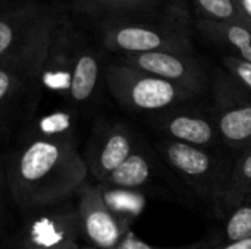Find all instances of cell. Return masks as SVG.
I'll return each mask as SVG.
<instances>
[{
	"instance_id": "6da1fadb",
	"label": "cell",
	"mask_w": 251,
	"mask_h": 249,
	"mask_svg": "<svg viewBox=\"0 0 251 249\" xmlns=\"http://www.w3.org/2000/svg\"><path fill=\"white\" fill-rule=\"evenodd\" d=\"M6 185L28 211L65 203L87 182L88 169L74 139L25 135L4 160Z\"/></svg>"
},
{
	"instance_id": "7a4b0ae2",
	"label": "cell",
	"mask_w": 251,
	"mask_h": 249,
	"mask_svg": "<svg viewBox=\"0 0 251 249\" xmlns=\"http://www.w3.org/2000/svg\"><path fill=\"white\" fill-rule=\"evenodd\" d=\"M60 18L44 4H21L0 10V65L16 68L40 81Z\"/></svg>"
},
{
	"instance_id": "3957f363",
	"label": "cell",
	"mask_w": 251,
	"mask_h": 249,
	"mask_svg": "<svg viewBox=\"0 0 251 249\" xmlns=\"http://www.w3.org/2000/svg\"><path fill=\"white\" fill-rule=\"evenodd\" d=\"M104 81L115 100L132 112H159L197 97L190 90L122 62L104 69Z\"/></svg>"
},
{
	"instance_id": "277c9868",
	"label": "cell",
	"mask_w": 251,
	"mask_h": 249,
	"mask_svg": "<svg viewBox=\"0 0 251 249\" xmlns=\"http://www.w3.org/2000/svg\"><path fill=\"white\" fill-rule=\"evenodd\" d=\"M103 45L122 56L153 51L193 53L188 31L178 25L113 21L103 26Z\"/></svg>"
},
{
	"instance_id": "5b68a950",
	"label": "cell",
	"mask_w": 251,
	"mask_h": 249,
	"mask_svg": "<svg viewBox=\"0 0 251 249\" xmlns=\"http://www.w3.org/2000/svg\"><path fill=\"white\" fill-rule=\"evenodd\" d=\"M76 197V211L87 239L97 249L116 248L129 227L110 210L101 189L85 182Z\"/></svg>"
},
{
	"instance_id": "8992f818",
	"label": "cell",
	"mask_w": 251,
	"mask_h": 249,
	"mask_svg": "<svg viewBox=\"0 0 251 249\" xmlns=\"http://www.w3.org/2000/svg\"><path fill=\"white\" fill-rule=\"evenodd\" d=\"M34 213L24 226L22 248H63L76 244L82 233L76 208L66 207L65 203Z\"/></svg>"
},
{
	"instance_id": "52a82bcc",
	"label": "cell",
	"mask_w": 251,
	"mask_h": 249,
	"mask_svg": "<svg viewBox=\"0 0 251 249\" xmlns=\"http://www.w3.org/2000/svg\"><path fill=\"white\" fill-rule=\"evenodd\" d=\"M135 69L169 81L194 94H201L206 85V73L193 53L153 51L140 54H125L121 59Z\"/></svg>"
},
{
	"instance_id": "ba28073f",
	"label": "cell",
	"mask_w": 251,
	"mask_h": 249,
	"mask_svg": "<svg viewBox=\"0 0 251 249\" xmlns=\"http://www.w3.org/2000/svg\"><path fill=\"white\" fill-rule=\"evenodd\" d=\"M215 125L219 139L234 148L251 147V92L221 84L215 92Z\"/></svg>"
},
{
	"instance_id": "9c48e42d",
	"label": "cell",
	"mask_w": 251,
	"mask_h": 249,
	"mask_svg": "<svg viewBox=\"0 0 251 249\" xmlns=\"http://www.w3.org/2000/svg\"><path fill=\"white\" fill-rule=\"evenodd\" d=\"M137 148L132 132L119 122L101 123L94 129L87 157L84 158L88 172L99 181H104L116 170Z\"/></svg>"
},
{
	"instance_id": "30bf717a",
	"label": "cell",
	"mask_w": 251,
	"mask_h": 249,
	"mask_svg": "<svg viewBox=\"0 0 251 249\" xmlns=\"http://www.w3.org/2000/svg\"><path fill=\"white\" fill-rule=\"evenodd\" d=\"M78 38L79 31L71 23V21L62 16L54 28L41 68L40 82L43 90L68 97Z\"/></svg>"
},
{
	"instance_id": "8fae6325",
	"label": "cell",
	"mask_w": 251,
	"mask_h": 249,
	"mask_svg": "<svg viewBox=\"0 0 251 249\" xmlns=\"http://www.w3.org/2000/svg\"><path fill=\"white\" fill-rule=\"evenodd\" d=\"M41 84L28 73L0 65V131L12 125L19 113L35 109Z\"/></svg>"
},
{
	"instance_id": "7c38bea8",
	"label": "cell",
	"mask_w": 251,
	"mask_h": 249,
	"mask_svg": "<svg viewBox=\"0 0 251 249\" xmlns=\"http://www.w3.org/2000/svg\"><path fill=\"white\" fill-rule=\"evenodd\" d=\"M160 151L168 164L191 185L206 186L216 173V163L206 148L169 139L160 145Z\"/></svg>"
},
{
	"instance_id": "4fadbf2b",
	"label": "cell",
	"mask_w": 251,
	"mask_h": 249,
	"mask_svg": "<svg viewBox=\"0 0 251 249\" xmlns=\"http://www.w3.org/2000/svg\"><path fill=\"white\" fill-rule=\"evenodd\" d=\"M160 129L171 138V141L200 148L212 147L216 139H219L215 120L199 113L174 112L165 114L160 120Z\"/></svg>"
},
{
	"instance_id": "5bb4252c",
	"label": "cell",
	"mask_w": 251,
	"mask_h": 249,
	"mask_svg": "<svg viewBox=\"0 0 251 249\" xmlns=\"http://www.w3.org/2000/svg\"><path fill=\"white\" fill-rule=\"evenodd\" d=\"M100 76V54L96 51L93 45L87 44V41H84V38L79 34L71 78V88L66 98L74 104H84L90 101L97 91Z\"/></svg>"
},
{
	"instance_id": "9a60e30c",
	"label": "cell",
	"mask_w": 251,
	"mask_h": 249,
	"mask_svg": "<svg viewBox=\"0 0 251 249\" xmlns=\"http://www.w3.org/2000/svg\"><path fill=\"white\" fill-rule=\"evenodd\" d=\"M200 31L219 45L228 47L234 56L251 62V29L235 22H210L200 21Z\"/></svg>"
},
{
	"instance_id": "2e32d148",
	"label": "cell",
	"mask_w": 251,
	"mask_h": 249,
	"mask_svg": "<svg viewBox=\"0 0 251 249\" xmlns=\"http://www.w3.org/2000/svg\"><path fill=\"white\" fill-rule=\"evenodd\" d=\"M251 198V147L237 157L232 170L221 189V200L228 210H234Z\"/></svg>"
},
{
	"instance_id": "e0dca14e",
	"label": "cell",
	"mask_w": 251,
	"mask_h": 249,
	"mask_svg": "<svg viewBox=\"0 0 251 249\" xmlns=\"http://www.w3.org/2000/svg\"><path fill=\"white\" fill-rule=\"evenodd\" d=\"M151 176V163L149 156L138 147L134 153L103 182L121 188V189H137L144 186Z\"/></svg>"
},
{
	"instance_id": "ac0fdd59",
	"label": "cell",
	"mask_w": 251,
	"mask_h": 249,
	"mask_svg": "<svg viewBox=\"0 0 251 249\" xmlns=\"http://www.w3.org/2000/svg\"><path fill=\"white\" fill-rule=\"evenodd\" d=\"M29 136L46 139H74L75 136V116L69 110H51L35 119L26 134Z\"/></svg>"
},
{
	"instance_id": "d6986e66",
	"label": "cell",
	"mask_w": 251,
	"mask_h": 249,
	"mask_svg": "<svg viewBox=\"0 0 251 249\" xmlns=\"http://www.w3.org/2000/svg\"><path fill=\"white\" fill-rule=\"evenodd\" d=\"M249 238H251V198H247L229 213L222 233L224 244H232Z\"/></svg>"
},
{
	"instance_id": "ffe728a7",
	"label": "cell",
	"mask_w": 251,
	"mask_h": 249,
	"mask_svg": "<svg viewBox=\"0 0 251 249\" xmlns=\"http://www.w3.org/2000/svg\"><path fill=\"white\" fill-rule=\"evenodd\" d=\"M76 3L93 13L107 15H128L149 9L154 0H76Z\"/></svg>"
},
{
	"instance_id": "44dd1931",
	"label": "cell",
	"mask_w": 251,
	"mask_h": 249,
	"mask_svg": "<svg viewBox=\"0 0 251 249\" xmlns=\"http://www.w3.org/2000/svg\"><path fill=\"white\" fill-rule=\"evenodd\" d=\"M197 10L201 13V21L210 22H235L243 23L235 0H193Z\"/></svg>"
},
{
	"instance_id": "7402d4cb",
	"label": "cell",
	"mask_w": 251,
	"mask_h": 249,
	"mask_svg": "<svg viewBox=\"0 0 251 249\" xmlns=\"http://www.w3.org/2000/svg\"><path fill=\"white\" fill-rule=\"evenodd\" d=\"M222 244H224L222 235H216V236L200 239L197 242L185 244L181 247H153V245L141 241L132 230H128L124 236V239L119 242V245L115 249H216Z\"/></svg>"
},
{
	"instance_id": "603a6c76",
	"label": "cell",
	"mask_w": 251,
	"mask_h": 249,
	"mask_svg": "<svg viewBox=\"0 0 251 249\" xmlns=\"http://www.w3.org/2000/svg\"><path fill=\"white\" fill-rule=\"evenodd\" d=\"M222 63L231 73L234 81L251 92V62L237 57L234 54H228L222 59Z\"/></svg>"
},
{
	"instance_id": "cb8c5ba5",
	"label": "cell",
	"mask_w": 251,
	"mask_h": 249,
	"mask_svg": "<svg viewBox=\"0 0 251 249\" xmlns=\"http://www.w3.org/2000/svg\"><path fill=\"white\" fill-rule=\"evenodd\" d=\"M246 26L251 29V0H235Z\"/></svg>"
},
{
	"instance_id": "d4e9b609",
	"label": "cell",
	"mask_w": 251,
	"mask_h": 249,
	"mask_svg": "<svg viewBox=\"0 0 251 249\" xmlns=\"http://www.w3.org/2000/svg\"><path fill=\"white\" fill-rule=\"evenodd\" d=\"M216 249H251V238L238 241V242H232V244H222Z\"/></svg>"
},
{
	"instance_id": "484cf974",
	"label": "cell",
	"mask_w": 251,
	"mask_h": 249,
	"mask_svg": "<svg viewBox=\"0 0 251 249\" xmlns=\"http://www.w3.org/2000/svg\"><path fill=\"white\" fill-rule=\"evenodd\" d=\"M6 185V173H4V161L0 160V207H1V195H3V188Z\"/></svg>"
},
{
	"instance_id": "4316f807",
	"label": "cell",
	"mask_w": 251,
	"mask_h": 249,
	"mask_svg": "<svg viewBox=\"0 0 251 249\" xmlns=\"http://www.w3.org/2000/svg\"><path fill=\"white\" fill-rule=\"evenodd\" d=\"M79 245L78 244H72V245H68V247H63V248H53V249H78ZM22 249H44V248H22Z\"/></svg>"
},
{
	"instance_id": "83f0119b",
	"label": "cell",
	"mask_w": 251,
	"mask_h": 249,
	"mask_svg": "<svg viewBox=\"0 0 251 249\" xmlns=\"http://www.w3.org/2000/svg\"><path fill=\"white\" fill-rule=\"evenodd\" d=\"M78 249H97V248H94V247H79Z\"/></svg>"
},
{
	"instance_id": "f1b7e54d",
	"label": "cell",
	"mask_w": 251,
	"mask_h": 249,
	"mask_svg": "<svg viewBox=\"0 0 251 249\" xmlns=\"http://www.w3.org/2000/svg\"><path fill=\"white\" fill-rule=\"evenodd\" d=\"M3 1H4V0H0V4H1V3H3Z\"/></svg>"
},
{
	"instance_id": "f546056e",
	"label": "cell",
	"mask_w": 251,
	"mask_h": 249,
	"mask_svg": "<svg viewBox=\"0 0 251 249\" xmlns=\"http://www.w3.org/2000/svg\"><path fill=\"white\" fill-rule=\"evenodd\" d=\"M74 1H76V0H74Z\"/></svg>"
}]
</instances>
